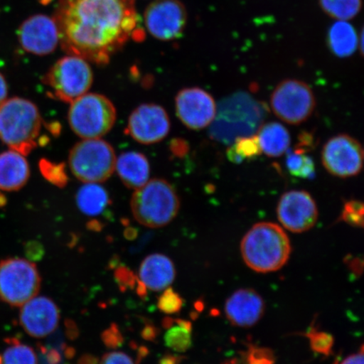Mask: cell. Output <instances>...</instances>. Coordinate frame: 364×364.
Returning a JSON list of instances; mask_svg holds the SVG:
<instances>
[{
  "label": "cell",
  "mask_w": 364,
  "mask_h": 364,
  "mask_svg": "<svg viewBox=\"0 0 364 364\" xmlns=\"http://www.w3.org/2000/svg\"><path fill=\"white\" fill-rule=\"evenodd\" d=\"M53 18L63 51L100 66L145 36L135 0H59Z\"/></svg>",
  "instance_id": "6da1fadb"
},
{
  "label": "cell",
  "mask_w": 364,
  "mask_h": 364,
  "mask_svg": "<svg viewBox=\"0 0 364 364\" xmlns=\"http://www.w3.org/2000/svg\"><path fill=\"white\" fill-rule=\"evenodd\" d=\"M42 125L39 109L29 100L13 97L0 106V140L23 156L42 144Z\"/></svg>",
  "instance_id": "7a4b0ae2"
},
{
  "label": "cell",
  "mask_w": 364,
  "mask_h": 364,
  "mask_svg": "<svg viewBox=\"0 0 364 364\" xmlns=\"http://www.w3.org/2000/svg\"><path fill=\"white\" fill-rule=\"evenodd\" d=\"M245 264L252 270L267 273L281 269L288 262L291 244L279 225L262 222L244 236L240 245Z\"/></svg>",
  "instance_id": "3957f363"
},
{
  "label": "cell",
  "mask_w": 364,
  "mask_h": 364,
  "mask_svg": "<svg viewBox=\"0 0 364 364\" xmlns=\"http://www.w3.org/2000/svg\"><path fill=\"white\" fill-rule=\"evenodd\" d=\"M130 204L135 220L152 229L169 225L178 215L181 206L175 188L161 178L149 180L135 190Z\"/></svg>",
  "instance_id": "277c9868"
},
{
  "label": "cell",
  "mask_w": 364,
  "mask_h": 364,
  "mask_svg": "<svg viewBox=\"0 0 364 364\" xmlns=\"http://www.w3.org/2000/svg\"><path fill=\"white\" fill-rule=\"evenodd\" d=\"M262 117V108L254 99L245 94L233 95L217 108L211 135L223 142L253 135L261 127Z\"/></svg>",
  "instance_id": "5b68a950"
},
{
  "label": "cell",
  "mask_w": 364,
  "mask_h": 364,
  "mask_svg": "<svg viewBox=\"0 0 364 364\" xmlns=\"http://www.w3.org/2000/svg\"><path fill=\"white\" fill-rule=\"evenodd\" d=\"M68 121L82 139H102L117 121V109L105 95L86 93L70 103Z\"/></svg>",
  "instance_id": "8992f818"
},
{
  "label": "cell",
  "mask_w": 364,
  "mask_h": 364,
  "mask_svg": "<svg viewBox=\"0 0 364 364\" xmlns=\"http://www.w3.org/2000/svg\"><path fill=\"white\" fill-rule=\"evenodd\" d=\"M117 156L112 145L102 139H83L73 147L68 166L84 183H102L115 171Z\"/></svg>",
  "instance_id": "52a82bcc"
},
{
  "label": "cell",
  "mask_w": 364,
  "mask_h": 364,
  "mask_svg": "<svg viewBox=\"0 0 364 364\" xmlns=\"http://www.w3.org/2000/svg\"><path fill=\"white\" fill-rule=\"evenodd\" d=\"M93 81L90 62L71 54L59 58L43 77V83L53 97L66 103L88 93Z\"/></svg>",
  "instance_id": "ba28073f"
},
{
  "label": "cell",
  "mask_w": 364,
  "mask_h": 364,
  "mask_svg": "<svg viewBox=\"0 0 364 364\" xmlns=\"http://www.w3.org/2000/svg\"><path fill=\"white\" fill-rule=\"evenodd\" d=\"M41 277L34 263L22 258L0 262V299L11 306H22L38 294Z\"/></svg>",
  "instance_id": "9c48e42d"
},
{
  "label": "cell",
  "mask_w": 364,
  "mask_h": 364,
  "mask_svg": "<svg viewBox=\"0 0 364 364\" xmlns=\"http://www.w3.org/2000/svg\"><path fill=\"white\" fill-rule=\"evenodd\" d=\"M271 107L280 120L291 125L307 121L315 111V94L306 82L289 79L281 82L272 94Z\"/></svg>",
  "instance_id": "30bf717a"
},
{
  "label": "cell",
  "mask_w": 364,
  "mask_h": 364,
  "mask_svg": "<svg viewBox=\"0 0 364 364\" xmlns=\"http://www.w3.org/2000/svg\"><path fill=\"white\" fill-rule=\"evenodd\" d=\"M144 21L154 38L171 42L183 34L188 11L180 0H154L144 11Z\"/></svg>",
  "instance_id": "8fae6325"
},
{
  "label": "cell",
  "mask_w": 364,
  "mask_h": 364,
  "mask_svg": "<svg viewBox=\"0 0 364 364\" xmlns=\"http://www.w3.org/2000/svg\"><path fill=\"white\" fill-rule=\"evenodd\" d=\"M363 149L353 136L339 134L332 136L323 147L321 161L331 175L348 178L361 172Z\"/></svg>",
  "instance_id": "7c38bea8"
},
{
  "label": "cell",
  "mask_w": 364,
  "mask_h": 364,
  "mask_svg": "<svg viewBox=\"0 0 364 364\" xmlns=\"http://www.w3.org/2000/svg\"><path fill=\"white\" fill-rule=\"evenodd\" d=\"M170 130V117L165 108L154 103L136 107L130 114L126 127L127 135L136 142L147 145L161 142Z\"/></svg>",
  "instance_id": "4fadbf2b"
},
{
  "label": "cell",
  "mask_w": 364,
  "mask_h": 364,
  "mask_svg": "<svg viewBox=\"0 0 364 364\" xmlns=\"http://www.w3.org/2000/svg\"><path fill=\"white\" fill-rule=\"evenodd\" d=\"M277 213L282 225L294 233H303L312 229L318 220L315 200L302 190L289 191L282 196Z\"/></svg>",
  "instance_id": "5bb4252c"
},
{
  "label": "cell",
  "mask_w": 364,
  "mask_h": 364,
  "mask_svg": "<svg viewBox=\"0 0 364 364\" xmlns=\"http://www.w3.org/2000/svg\"><path fill=\"white\" fill-rule=\"evenodd\" d=\"M177 117L186 127L202 130L213 124L217 106L210 94L198 87L186 88L176 97Z\"/></svg>",
  "instance_id": "9a60e30c"
},
{
  "label": "cell",
  "mask_w": 364,
  "mask_h": 364,
  "mask_svg": "<svg viewBox=\"0 0 364 364\" xmlns=\"http://www.w3.org/2000/svg\"><path fill=\"white\" fill-rule=\"evenodd\" d=\"M21 48L33 55L47 56L59 44V33L55 19L44 14H36L21 23L18 30Z\"/></svg>",
  "instance_id": "2e32d148"
},
{
  "label": "cell",
  "mask_w": 364,
  "mask_h": 364,
  "mask_svg": "<svg viewBox=\"0 0 364 364\" xmlns=\"http://www.w3.org/2000/svg\"><path fill=\"white\" fill-rule=\"evenodd\" d=\"M21 307V325L33 338H45L57 329L60 314L52 299L34 297Z\"/></svg>",
  "instance_id": "e0dca14e"
},
{
  "label": "cell",
  "mask_w": 364,
  "mask_h": 364,
  "mask_svg": "<svg viewBox=\"0 0 364 364\" xmlns=\"http://www.w3.org/2000/svg\"><path fill=\"white\" fill-rule=\"evenodd\" d=\"M265 311L262 296L252 289H240L228 299L225 314L232 324L250 327L261 320Z\"/></svg>",
  "instance_id": "ac0fdd59"
},
{
  "label": "cell",
  "mask_w": 364,
  "mask_h": 364,
  "mask_svg": "<svg viewBox=\"0 0 364 364\" xmlns=\"http://www.w3.org/2000/svg\"><path fill=\"white\" fill-rule=\"evenodd\" d=\"M175 277L174 264L164 255H150L141 264V283L149 290L161 291L167 289L174 281Z\"/></svg>",
  "instance_id": "d6986e66"
},
{
  "label": "cell",
  "mask_w": 364,
  "mask_h": 364,
  "mask_svg": "<svg viewBox=\"0 0 364 364\" xmlns=\"http://www.w3.org/2000/svg\"><path fill=\"white\" fill-rule=\"evenodd\" d=\"M30 175L29 163L22 154L12 149L0 154V190L19 191L24 188Z\"/></svg>",
  "instance_id": "ffe728a7"
},
{
  "label": "cell",
  "mask_w": 364,
  "mask_h": 364,
  "mask_svg": "<svg viewBox=\"0 0 364 364\" xmlns=\"http://www.w3.org/2000/svg\"><path fill=\"white\" fill-rule=\"evenodd\" d=\"M115 171L127 188L136 190L149 180L150 165L144 154L136 151L122 153L117 157Z\"/></svg>",
  "instance_id": "44dd1931"
},
{
  "label": "cell",
  "mask_w": 364,
  "mask_h": 364,
  "mask_svg": "<svg viewBox=\"0 0 364 364\" xmlns=\"http://www.w3.org/2000/svg\"><path fill=\"white\" fill-rule=\"evenodd\" d=\"M257 136L262 151L267 156L280 157L289 150L290 134L279 122H272L261 126Z\"/></svg>",
  "instance_id": "7402d4cb"
},
{
  "label": "cell",
  "mask_w": 364,
  "mask_h": 364,
  "mask_svg": "<svg viewBox=\"0 0 364 364\" xmlns=\"http://www.w3.org/2000/svg\"><path fill=\"white\" fill-rule=\"evenodd\" d=\"M75 202L81 213L95 217L106 210L110 197L101 183H84L76 193Z\"/></svg>",
  "instance_id": "603a6c76"
},
{
  "label": "cell",
  "mask_w": 364,
  "mask_h": 364,
  "mask_svg": "<svg viewBox=\"0 0 364 364\" xmlns=\"http://www.w3.org/2000/svg\"><path fill=\"white\" fill-rule=\"evenodd\" d=\"M328 45L332 53L340 58L353 55L358 47V36L348 21H338L331 26Z\"/></svg>",
  "instance_id": "cb8c5ba5"
},
{
  "label": "cell",
  "mask_w": 364,
  "mask_h": 364,
  "mask_svg": "<svg viewBox=\"0 0 364 364\" xmlns=\"http://www.w3.org/2000/svg\"><path fill=\"white\" fill-rule=\"evenodd\" d=\"M168 327L165 341L168 348L177 353H184L192 346V325L189 321L175 320Z\"/></svg>",
  "instance_id": "d4e9b609"
},
{
  "label": "cell",
  "mask_w": 364,
  "mask_h": 364,
  "mask_svg": "<svg viewBox=\"0 0 364 364\" xmlns=\"http://www.w3.org/2000/svg\"><path fill=\"white\" fill-rule=\"evenodd\" d=\"M318 4L327 16L345 21L353 19L362 9V0H318Z\"/></svg>",
  "instance_id": "484cf974"
},
{
  "label": "cell",
  "mask_w": 364,
  "mask_h": 364,
  "mask_svg": "<svg viewBox=\"0 0 364 364\" xmlns=\"http://www.w3.org/2000/svg\"><path fill=\"white\" fill-rule=\"evenodd\" d=\"M262 153L257 135L239 136L235 139L233 146L228 156L232 161L240 162L247 159L256 158Z\"/></svg>",
  "instance_id": "4316f807"
},
{
  "label": "cell",
  "mask_w": 364,
  "mask_h": 364,
  "mask_svg": "<svg viewBox=\"0 0 364 364\" xmlns=\"http://www.w3.org/2000/svg\"><path fill=\"white\" fill-rule=\"evenodd\" d=\"M286 165L291 175L300 178H311L315 174V165L312 158L304 154L302 149H296L289 153Z\"/></svg>",
  "instance_id": "83f0119b"
},
{
  "label": "cell",
  "mask_w": 364,
  "mask_h": 364,
  "mask_svg": "<svg viewBox=\"0 0 364 364\" xmlns=\"http://www.w3.org/2000/svg\"><path fill=\"white\" fill-rule=\"evenodd\" d=\"M11 344L0 358V364H38L33 348L16 340Z\"/></svg>",
  "instance_id": "f1b7e54d"
},
{
  "label": "cell",
  "mask_w": 364,
  "mask_h": 364,
  "mask_svg": "<svg viewBox=\"0 0 364 364\" xmlns=\"http://www.w3.org/2000/svg\"><path fill=\"white\" fill-rule=\"evenodd\" d=\"M40 171L46 180L58 188H63L68 182V176L65 166L63 164L54 163L48 159H43L40 161Z\"/></svg>",
  "instance_id": "f546056e"
},
{
  "label": "cell",
  "mask_w": 364,
  "mask_h": 364,
  "mask_svg": "<svg viewBox=\"0 0 364 364\" xmlns=\"http://www.w3.org/2000/svg\"><path fill=\"white\" fill-rule=\"evenodd\" d=\"M307 336L314 352L329 356L334 345V339L331 335L312 329L308 332Z\"/></svg>",
  "instance_id": "4dcf8cb0"
},
{
  "label": "cell",
  "mask_w": 364,
  "mask_h": 364,
  "mask_svg": "<svg viewBox=\"0 0 364 364\" xmlns=\"http://www.w3.org/2000/svg\"><path fill=\"white\" fill-rule=\"evenodd\" d=\"M363 203L358 200L345 203L340 220L354 227H363Z\"/></svg>",
  "instance_id": "1f68e13d"
},
{
  "label": "cell",
  "mask_w": 364,
  "mask_h": 364,
  "mask_svg": "<svg viewBox=\"0 0 364 364\" xmlns=\"http://www.w3.org/2000/svg\"><path fill=\"white\" fill-rule=\"evenodd\" d=\"M182 306H183V299L171 288L165 290L159 299L158 308L164 313H178Z\"/></svg>",
  "instance_id": "d6a6232c"
},
{
  "label": "cell",
  "mask_w": 364,
  "mask_h": 364,
  "mask_svg": "<svg viewBox=\"0 0 364 364\" xmlns=\"http://www.w3.org/2000/svg\"><path fill=\"white\" fill-rule=\"evenodd\" d=\"M102 338L104 343L110 348H118L122 343V336L117 325H112L110 328L103 332Z\"/></svg>",
  "instance_id": "836d02e7"
},
{
  "label": "cell",
  "mask_w": 364,
  "mask_h": 364,
  "mask_svg": "<svg viewBox=\"0 0 364 364\" xmlns=\"http://www.w3.org/2000/svg\"><path fill=\"white\" fill-rule=\"evenodd\" d=\"M248 364H272L273 357L267 350L256 348L250 351Z\"/></svg>",
  "instance_id": "e575fe53"
},
{
  "label": "cell",
  "mask_w": 364,
  "mask_h": 364,
  "mask_svg": "<svg viewBox=\"0 0 364 364\" xmlns=\"http://www.w3.org/2000/svg\"><path fill=\"white\" fill-rule=\"evenodd\" d=\"M100 364H134V363L129 355L121 352H113L105 355Z\"/></svg>",
  "instance_id": "d590c367"
},
{
  "label": "cell",
  "mask_w": 364,
  "mask_h": 364,
  "mask_svg": "<svg viewBox=\"0 0 364 364\" xmlns=\"http://www.w3.org/2000/svg\"><path fill=\"white\" fill-rule=\"evenodd\" d=\"M116 279L118 283L122 285V289L133 287L135 283V276L133 272L127 270V268H119L116 271Z\"/></svg>",
  "instance_id": "8d00e7d4"
},
{
  "label": "cell",
  "mask_w": 364,
  "mask_h": 364,
  "mask_svg": "<svg viewBox=\"0 0 364 364\" xmlns=\"http://www.w3.org/2000/svg\"><path fill=\"white\" fill-rule=\"evenodd\" d=\"M26 250L27 255H28L29 257L33 259V260H40L44 254V250L42 245L38 242L31 243Z\"/></svg>",
  "instance_id": "74e56055"
},
{
  "label": "cell",
  "mask_w": 364,
  "mask_h": 364,
  "mask_svg": "<svg viewBox=\"0 0 364 364\" xmlns=\"http://www.w3.org/2000/svg\"><path fill=\"white\" fill-rule=\"evenodd\" d=\"M8 94V85L4 75L0 73V106L6 102Z\"/></svg>",
  "instance_id": "f35d334b"
},
{
  "label": "cell",
  "mask_w": 364,
  "mask_h": 364,
  "mask_svg": "<svg viewBox=\"0 0 364 364\" xmlns=\"http://www.w3.org/2000/svg\"><path fill=\"white\" fill-rule=\"evenodd\" d=\"M341 364H363V350L360 353H355L348 357Z\"/></svg>",
  "instance_id": "ab89813d"
},
{
  "label": "cell",
  "mask_w": 364,
  "mask_h": 364,
  "mask_svg": "<svg viewBox=\"0 0 364 364\" xmlns=\"http://www.w3.org/2000/svg\"><path fill=\"white\" fill-rule=\"evenodd\" d=\"M143 338L146 340L151 341L156 338V327L153 326H147L143 331Z\"/></svg>",
  "instance_id": "60d3db41"
},
{
  "label": "cell",
  "mask_w": 364,
  "mask_h": 364,
  "mask_svg": "<svg viewBox=\"0 0 364 364\" xmlns=\"http://www.w3.org/2000/svg\"><path fill=\"white\" fill-rule=\"evenodd\" d=\"M67 331L68 335L70 336V338L74 339L76 338L77 335H78V329L76 328V326L75 323L71 321H67Z\"/></svg>",
  "instance_id": "b9f144b4"
},
{
  "label": "cell",
  "mask_w": 364,
  "mask_h": 364,
  "mask_svg": "<svg viewBox=\"0 0 364 364\" xmlns=\"http://www.w3.org/2000/svg\"><path fill=\"white\" fill-rule=\"evenodd\" d=\"M97 359L90 355H85L80 359L79 364H97Z\"/></svg>",
  "instance_id": "7bdbcfd3"
},
{
  "label": "cell",
  "mask_w": 364,
  "mask_h": 364,
  "mask_svg": "<svg viewBox=\"0 0 364 364\" xmlns=\"http://www.w3.org/2000/svg\"><path fill=\"white\" fill-rule=\"evenodd\" d=\"M177 357L167 356L161 359V364H177Z\"/></svg>",
  "instance_id": "ee69618b"
}]
</instances>
